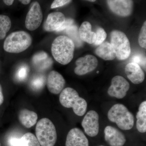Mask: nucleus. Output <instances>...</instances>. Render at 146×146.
Segmentation results:
<instances>
[{"instance_id":"obj_1","label":"nucleus","mask_w":146,"mask_h":146,"mask_svg":"<svg viewBox=\"0 0 146 146\" xmlns=\"http://www.w3.org/2000/svg\"><path fill=\"white\" fill-rule=\"evenodd\" d=\"M75 45L68 36L61 35L54 40L52 44L51 52L54 58L63 65L69 64L74 56Z\"/></svg>"},{"instance_id":"obj_2","label":"nucleus","mask_w":146,"mask_h":146,"mask_svg":"<svg viewBox=\"0 0 146 146\" xmlns=\"http://www.w3.org/2000/svg\"><path fill=\"white\" fill-rule=\"evenodd\" d=\"M59 102L63 107L72 108L76 115L83 116L87 110V102L80 97L77 91L71 87H67L61 91Z\"/></svg>"},{"instance_id":"obj_3","label":"nucleus","mask_w":146,"mask_h":146,"mask_svg":"<svg viewBox=\"0 0 146 146\" xmlns=\"http://www.w3.org/2000/svg\"><path fill=\"white\" fill-rule=\"evenodd\" d=\"M32 38L27 32L19 31L13 32L6 38L3 49L7 52L18 54L27 49L31 46Z\"/></svg>"},{"instance_id":"obj_4","label":"nucleus","mask_w":146,"mask_h":146,"mask_svg":"<svg viewBox=\"0 0 146 146\" xmlns=\"http://www.w3.org/2000/svg\"><path fill=\"white\" fill-rule=\"evenodd\" d=\"M108 118L123 130H130L133 128L134 117L125 106L121 104L114 105L108 111Z\"/></svg>"},{"instance_id":"obj_5","label":"nucleus","mask_w":146,"mask_h":146,"mask_svg":"<svg viewBox=\"0 0 146 146\" xmlns=\"http://www.w3.org/2000/svg\"><path fill=\"white\" fill-rule=\"evenodd\" d=\"M35 134L41 146H54L57 141L55 127L48 118H42L37 122L35 128Z\"/></svg>"},{"instance_id":"obj_6","label":"nucleus","mask_w":146,"mask_h":146,"mask_svg":"<svg viewBox=\"0 0 146 146\" xmlns=\"http://www.w3.org/2000/svg\"><path fill=\"white\" fill-rule=\"evenodd\" d=\"M111 44L116 54V57L119 60H124L129 57L131 52L130 42L123 32L114 30L110 34Z\"/></svg>"},{"instance_id":"obj_7","label":"nucleus","mask_w":146,"mask_h":146,"mask_svg":"<svg viewBox=\"0 0 146 146\" xmlns=\"http://www.w3.org/2000/svg\"><path fill=\"white\" fill-rule=\"evenodd\" d=\"M43 15L41 6L38 2L33 3L26 17L25 27L30 31L38 28L43 21Z\"/></svg>"},{"instance_id":"obj_8","label":"nucleus","mask_w":146,"mask_h":146,"mask_svg":"<svg viewBox=\"0 0 146 146\" xmlns=\"http://www.w3.org/2000/svg\"><path fill=\"white\" fill-rule=\"evenodd\" d=\"M129 87V83L123 77L116 76L112 78L108 94L110 97L121 99L126 96Z\"/></svg>"},{"instance_id":"obj_9","label":"nucleus","mask_w":146,"mask_h":146,"mask_svg":"<svg viewBox=\"0 0 146 146\" xmlns=\"http://www.w3.org/2000/svg\"><path fill=\"white\" fill-rule=\"evenodd\" d=\"M76 67L74 72L77 75H84L94 71L98 65L96 58L92 55H86L79 58L76 61Z\"/></svg>"},{"instance_id":"obj_10","label":"nucleus","mask_w":146,"mask_h":146,"mask_svg":"<svg viewBox=\"0 0 146 146\" xmlns=\"http://www.w3.org/2000/svg\"><path fill=\"white\" fill-rule=\"evenodd\" d=\"M82 126L84 132L90 137L97 136L99 132V116L95 110L89 111L84 116Z\"/></svg>"},{"instance_id":"obj_11","label":"nucleus","mask_w":146,"mask_h":146,"mask_svg":"<svg viewBox=\"0 0 146 146\" xmlns=\"http://www.w3.org/2000/svg\"><path fill=\"white\" fill-rule=\"evenodd\" d=\"M107 2L110 9L117 16L128 17L133 12V0H107Z\"/></svg>"},{"instance_id":"obj_12","label":"nucleus","mask_w":146,"mask_h":146,"mask_svg":"<svg viewBox=\"0 0 146 146\" xmlns=\"http://www.w3.org/2000/svg\"><path fill=\"white\" fill-rule=\"evenodd\" d=\"M104 132L105 140L110 146H123L126 142L124 134L114 127L107 126Z\"/></svg>"},{"instance_id":"obj_13","label":"nucleus","mask_w":146,"mask_h":146,"mask_svg":"<svg viewBox=\"0 0 146 146\" xmlns=\"http://www.w3.org/2000/svg\"><path fill=\"white\" fill-rule=\"evenodd\" d=\"M65 84V79L61 74L56 71L50 72L47 78V86L51 93L55 95L60 94Z\"/></svg>"},{"instance_id":"obj_14","label":"nucleus","mask_w":146,"mask_h":146,"mask_svg":"<svg viewBox=\"0 0 146 146\" xmlns=\"http://www.w3.org/2000/svg\"><path fill=\"white\" fill-rule=\"evenodd\" d=\"M65 146H89V142L81 129L74 128L68 132Z\"/></svg>"},{"instance_id":"obj_15","label":"nucleus","mask_w":146,"mask_h":146,"mask_svg":"<svg viewBox=\"0 0 146 146\" xmlns=\"http://www.w3.org/2000/svg\"><path fill=\"white\" fill-rule=\"evenodd\" d=\"M65 15L60 12H54L50 13L44 24V29L46 31H56L60 28L66 20Z\"/></svg>"},{"instance_id":"obj_16","label":"nucleus","mask_w":146,"mask_h":146,"mask_svg":"<svg viewBox=\"0 0 146 146\" xmlns=\"http://www.w3.org/2000/svg\"><path fill=\"white\" fill-rule=\"evenodd\" d=\"M125 72L127 78L134 84H139L145 80V73L137 63L131 62L126 65Z\"/></svg>"},{"instance_id":"obj_17","label":"nucleus","mask_w":146,"mask_h":146,"mask_svg":"<svg viewBox=\"0 0 146 146\" xmlns=\"http://www.w3.org/2000/svg\"><path fill=\"white\" fill-rule=\"evenodd\" d=\"M8 144L9 146H41L36 136L30 132L25 133L21 138L10 137Z\"/></svg>"},{"instance_id":"obj_18","label":"nucleus","mask_w":146,"mask_h":146,"mask_svg":"<svg viewBox=\"0 0 146 146\" xmlns=\"http://www.w3.org/2000/svg\"><path fill=\"white\" fill-rule=\"evenodd\" d=\"M33 65L40 71H44L49 68L52 65L53 61L44 51L36 53L32 58Z\"/></svg>"},{"instance_id":"obj_19","label":"nucleus","mask_w":146,"mask_h":146,"mask_svg":"<svg viewBox=\"0 0 146 146\" xmlns=\"http://www.w3.org/2000/svg\"><path fill=\"white\" fill-rule=\"evenodd\" d=\"M92 26L89 22H83L78 30L79 35L81 41L89 44L95 43L96 38V33L91 30Z\"/></svg>"},{"instance_id":"obj_20","label":"nucleus","mask_w":146,"mask_h":146,"mask_svg":"<svg viewBox=\"0 0 146 146\" xmlns=\"http://www.w3.org/2000/svg\"><path fill=\"white\" fill-rule=\"evenodd\" d=\"M18 118L20 122L24 126L29 128L36 123L38 116L35 112L24 109L19 112Z\"/></svg>"},{"instance_id":"obj_21","label":"nucleus","mask_w":146,"mask_h":146,"mask_svg":"<svg viewBox=\"0 0 146 146\" xmlns=\"http://www.w3.org/2000/svg\"><path fill=\"white\" fill-rule=\"evenodd\" d=\"M97 56L106 60H114L116 57L114 49L110 43L103 42L96 50Z\"/></svg>"},{"instance_id":"obj_22","label":"nucleus","mask_w":146,"mask_h":146,"mask_svg":"<svg viewBox=\"0 0 146 146\" xmlns=\"http://www.w3.org/2000/svg\"><path fill=\"white\" fill-rule=\"evenodd\" d=\"M136 126L137 130L141 133L146 131V101L141 103L139 106L138 111L136 114Z\"/></svg>"},{"instance_id":"obj_23","label":"nucleus","mask_w":146,"mask_h":146,"mask_svg":"<svg viewBox=\"0 0 146 146\" xmlns=\"http://www.w3.org/2000/svg\"><path fill=\"white\" fill-rule=\"evenodd\" d=\"M11 26V20L9 17L6 15H0V40L5 38Z\"/></svg>"},{"instance_id":"obj_24","label":"nucleus","mask_w":146,"mask_h":146,"mask_svg":"<svg viewBox=\"0 0 146 146\" xmlns=\"http://www.w3.org/2000/svg\"><path fill=\"white\" fill-rule=\"evenodd\" d=\"M64 32L68 35V37L72 40L75 45L77 47L82 46V42L79 35L77 27L76 25H74L70 27Z\"/></svg>"},{"instance_id":"obj_25","label":"nucleus","mask_w":146,"mask_h":146,"mask_svg":"<svg viewBox=\"0 0 146 146\" xmlns=\"http://www.w3.org/2000/svg\"><path fill=\"white\" fill-rule=\"evenodd\" d=\"M46 78L44 76L42 75L36 76L30 82L31 88L35 91H39L44 86Z\"/></svg>"},{"instance_id":"obj_26","label":"nucleus","mask_w":146,"mask_h":146,"mask_svg":"<svg viewBox=\"0 0 146 146\" xmlns=\"http://www.w3.org/2000/svg\"><path fill=\"white\" fill-rule=\"evenodd\" d=\"M96 33V38L94 44L96 46H99L102 44L106 39L107 37V33L104 29L102 28H98Z\"/></svg>"},{"instance_id":"obj_27","label":"nucleus","mask_w":146,"mask_h":146,"mask_svg":"<svg viewBox=\"0 0 146 146\" xmlns=\"http://www.w3.org/2000/svg\"><path fill=\"white\" fill-rule=\"evenodd\" d=\"M138 43L140 46L143 48H146V22H144L141 28L138 38Z\"/></svg>"},{"instance_id":"obj_28","label":"nucleus","mask_w":146,"mask_h":146,"mask_svg":"<svg viewBox=\"0 0 146 146\" xmlns=\"http://www.w3.org/2000/svg\"><path fill=\"white\" fill-rule=\"evenodd\" d=\"M28 72V68L26 66H21L17 71L16 77L19 80H23L27 77Z\"/></svg>"},{"instance_id":"obj_29","label":"nucleus","mask_w":146,"mask_h":146,"mask_svg":"<svg viewBox=\"0 0 146 146\" xmlns=\"http://www.w3.org/2000/svg\"><path fill=\"white\" fill-rule=\"evenodd\" d=\"M72 0H54L51 5L50 8L54 9L64 6L70 3Z\"/></svg>"},{"instance_id":"obj_30","label":"nucleus","mask_w":146,"mask_h":146,"mask_svg":"<svg viewBox=\"0 0 146 146\" xmlns=\"http://www.w3.org/2000/svg\"><path fill=\"white\" fill-rule=\"evenodd\" d=\"M74 25V22L73 19L70 18H66L65 23L63 24L62 26L56 32H64L65 30L67 29L68 28Z\"/></svg>"},{"instance_id":"obj_31","label":"nucleus","mask_w":146,"mask_h":146,"mask_svg":"<svg viewBox=\"0 0 146 146\" xmlns=\"http://www.w3.org/2000/svg\"><path fill=\"white\" fill-rule=\"evenodd\" d=\"M133 62L137 63L138 65L141 64L146 69V58L143 57L141 55L137 54L134 55L132 58Z\"/></svg>"},{"instance_id":"obj_32","label":"nucleus","mask_w":146,"mask_h":146,"mask_svg":"<svg viewBox=\"0 0 146 146\" xmlns=\"http://www.w3.org/2000/svg\"><path fill=\"white\" fill-rule=\"evenodd\" d=\"M4 101V96L3 95L2 88L0 84V105H1Z\"/></svg>"},{"instance_id":"obj_33","label":"nucleus","mask_w":146,"mask_h":146,"mask_svg":"<svg viewBox=\"0 0 146 146\" xmlns=\"http://www.w3.org/2000/svg\"><path fill=\"white\" fill-rule=\"evenodd\" d=\"M4 3L7 6L12 5L15 0H3Z\"/></svg>"},{"instance_id":"obj_34","label":"nucleus","mask_w":146,"mask_h":146,"mask_svg":"<svg viewBox=\"0 0 146 146\" xmlns=\"http://www.w3.org/2000/svg\"><path fill=\"white\" fill-rule=\"evenodd\" d=\"M19 1L23 4L27 5L30 3L31 0H19Z\"/></svg>"},{"instance_id":"obj_35","label":"nucleus","mask_w":146,"mask_h":146,"mask_svg":"<svg viewBox=\"0 0 146 146\" xmlns=\"http://www.w3.org/2000/svg\"><path fill=\"white\" fill-rule=\"evenodd\" d=\"M85 1H88L91 2H94L96 0H85Z\"/></svg>"},{"instance_id":"obj_36","label":"nucleus","mask_w":146,"mask_h":146,"mask_svg":"<svg viewBox=\"0 0 146 146\" xmlns=\"http://www.w3.org/2000/svg\"><path fill=\"white\" fill-rule=\"evenodd\" d=\"M105 146L103 145H99V146Z\"/></svg>"},{"instance_id":"obj_37","label":"nucleus","mask_w":146,"mask_h":146,"mask_svg":"<svg viewBox=\"0 0 146 146\" xmlns=\"http://www.w3.org/2000/svg\"><path fill=\"white\" fill-rule=\"evenodd\" d=\"M0 146H1V143H0Z\"/></svg>"}]
</instances>
